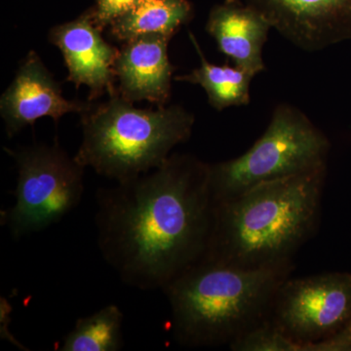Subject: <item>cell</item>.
<instances>
[{
	"instance_id": "obj_3",
	"label": "cell",
	"mask_w": 351,
	"mask_h": 351,
	"mask_svg": "<svg viewBox=\"0 0 351 351\" xmlns=\"http://www.w3.org/2000/svg\"><path fill=\"white\" fill-rule=\"evenodd\" d=\"M293 269V263L248 269L203 258L162 289L176 339L193 348L230 345L269 317Z\"/></svg>"
},
{
	"instance_id": "obj_7",
	"label": "cell",
	"mask_w": 351,
	"mask_h": 351,
	"mask_svg": "<svg viewBox=\"0 0 351 351\" xmlns=\"http://www.w3.org/2000/svg\"><path fill=\"white\" fill-rule=\"evenodd\" d=\"M269 318L301 343L302 351L331 338L351 321V274L327 272L286 279L276 292Z\"/></svg>"
},
{
	"instance_id": "obj_17",
	"label": "cell",
	"mask_w": 351,
	"mask_h": 351,
	"mask_svg": "<svg viewBox=\"0 0 351 351\" xmlns=\"http://www.w3.org/2000/svg\"><path fill=\"white\" fill-rule=\"evenodd\" d=\"M138 1L140 0H96V3L90 10L95 24L104 31Z\"/></svg>"
},
{
	"instance_id": "obj_5",
	"label": "cell",
	"mask_w": 351,
	"mask_h": 351,
	"mask_svg": "<svg viewBox=\"0 0 351 351\" xmlns=\"http://www.w3.org/2000/svg\"><path fill=\"white\" fill-rule=\"evenodd\" d=\"M331 144L306 113L290 104L274 108L267 130L237 158L210 164L215 200L234 197L263 182L327 166Z\"/></svg>"
},
{
	"instance_id": "obj_11",
	"label": "cell",
	"mask_w": 351,
	"mask_h": 351,
	"mask_svg": "<svg viewBox=\"0 0 351 351\" xmlns=\"http://www.w3.org/2000/svg\"><path fill=\"white\" fill-rule=\"evenodd\" d=\"M171 39L149 34L121 43L114 71L122 98L133 104L147 101L156 107L168 105L176 71L168 55Z\"/></svg>"
},
{
	"instance_id": "obj_8",
	"label": "cell",
	"mask_w": 351,
	"mask_h": 351,
	"mask_svg": "<svg viewBox=\"0 0 351 351\" xmlns=\"http://www.w3.org/2000/svg\"><path fill=\"white\" fill-rule=\"evenodd\" d=\"M272 29L306 52L351 40V0H245Z\"/></svg>"
},
{
	"instance_id": "obj_19",
	"label": "cell",
	"mask_w": 351,
	"mask_h": 351,
	"mask_svg": "<svg viewBox=\"0 0 351 351\" xmlns=\"http://www.w3.org/2000/svg\"><path fill=\"white\" fill-rule=\"evenodd\" d=\"M11 313H12V306L9 304L8 300L5 299V298H1L0 299V316H1L0 317V323H1V325H0V334H1V338L4 341L12 343L13 346L20 348V350H29L9 332L8 326L11 319Z\"/></svg>"
},
{
	"instance_id": "obj_15",
	"label": "cell",
	"mask_w": 351,
	"mask_h": 351,
	"mask_svg": "<svg viewBox=\"0 0 351 351\" xmlns=\"http://www.w3.org/2000/svg\"><path fill=\"white\" fill-rule=\"evenodd\" d=\"M123 313L115 304L80 318L64 337L60 351H117L123 348Z\"/></svg>"
},
{
	"instance_id": "obj_1",
	"label": "cell",
	"mask_w": 351,
	"mask_h": 351,
	"mask_svg": "<svg viewBox=\"0 0 351 351\" xmlns=\"http://www.w3.org/2000/svg\"><path fill=\"white\" fill-rule=\"evenodd\" d=\"M216 200L210 164L172 154L163 165L97 191V242L122 282L162 289L206 256Z\"/></svg>"
},
{
	"instance_id": "obj_12",
	"label": "cell",
	"mask_w": 351,
	"mask_h": 351,
	"mask_svg": "<svg viewBox=\"0 0 351 351\" xmlns=\"http://www.w3.org/2000/svg\"><path fill=\"white\" fill-rule=\"evenodd\" d=\"M272 29L267 18L241 0H225L210 11L206 32L221 54L256 76L265 71L263 46Z\"/></svg>"
},
{
	"instance_id": "obj_4",
	"label": "cell",
	"mask_w": 351,
	"mask_h": 351,
	"mask_svg": "<svg viewBox=\"0 0 351 351\" xmlns=\"http://www.w3.org/2000/svg\"><path fill=\"white\" fill-rule=\"evenodd\" d=\"M82 141L75 156L83 167L125 182L160 167L193 135L195 114L181 105L138 108L119 93L89 101L80 113Z\"/></svg>"
},
{
	"instance_id": "obj_6",
	"label": "cell",
	"mask_w": 351,
	"mask_h": 351,
	"mask_svg": "<svg viewBox=\"0 0 351 351\" xmlns=\"http://www.w3.org/2000/svg\"><path fill=\"white\" fill-rule=\"evenodd\" d=\"M4 151L18 171L15 204L0 213V223L13 239L41 232L78 206L84 193L85 167L59 143Z\"/></svg>"
},
{
	"instance_id": "obj_16",
	"label": "cell",
	"mask_w": 351,
	"mask_h": 351,
	"mask_svg": "<svg viewBox=\"0 0 351 351\" xmlns=\"http://www.w3.org/2000/svg\"><path fill=\"white\" fill-rule=\"evenodd\" d=\"M228 346L233 351H302V345L269 317L245 331Z\"/></svg>"
},
{
	"instance_id": "obj_18",
	"label": "cell",
	"mask_w": 351,
	"mask_h": 351,
	"mask_svg": "<svg viewBox=\"0 0 351 351\" xmlns=\"http://www.w3.org/2000/svg\"><path fill=\"white\" fill-rule=\"evenodd\" d=\"M306 351H351V321L338 334L320 343L309 346Z\"/></svg>"
},
{
	"instance_id": "obj_13",
	"label": "cell",
	"mask_w": 351,
	"mask_h": 351,
	"mask_svg": "<svg viewBox=\"0 0 351 351\" xmlns=\"http://www.w3.org/2000/svg\"><path fill=\"white\" fill-rule=\"evenodd\" d=\"M193 17V5L189 0H140L113 21L108 32L121 43L149 34L173 38Z\"/></svg>"
},
{
	"instance_id": "obj_9",
	"label": "cell",
	"mask_w": 351,
	"mask_h": 351,
	"mask_svg": "<svg viewBox=\"0 0 351 351\" xmlns=\"http://www.w3.org/2000/svg\"><path fill=\"white\" fill-rule=\"evenodd\" d=\"M89 101L68 100L61 84L46 68L36 51L27 53L21 62L12 82L0 98V115L8 138L25 127L34 126L38 119L51 117L59 121L69 113L80 114Z\"/></svg>"
},
{
	"instance_id": "obj_10",
	"label": "cell",
	"mask_w": 351,
	"mask_h": 351,
	"mask_svg": "<svg viewBox=\"0 0 351 351\" xmlns=\"http://www.w3.org/2000/svg\"><path fill=\"white\" fill-rule=\"evenodd\" d=\"M103 32L95 24L91 10H87L75 20L55 25L48 34L49 43L63 55L66 80L77 89L86 86L87 100L91 101L119 93L114 66L119 48L106 41Z\"/></svg>"
},
{
	"instance_id": "obj_14",
	"label": "cell",
	"mask_w": 351,
	"mask_h": 351,
	"mask_svg": "<svg viewBox=\"0 0 351 351\" xmlns=\"http://www.w3.org/2000/svg\"><path fill=\"white\" fill-rule=\"evenodd\" d=\"M189 36L199 58L200 66L186 75L175 76V80L199 85L207 95L209 105L218 112L249 105L250 85L255 76L234 64L210 63L193 32H189Z\"/></svg>"
},
{
	"instance_id": "obj_2",
	"label": "cell",
	"mask_w": 351,
	"mask_h": 351,
	"mask_svg": "<svg viewBox=\"0 0 351 351\" xmlns=\"http://www.w3.org/2000/svg\"><path fill=\"white\" fill-rule=\"evenodd\" d=\"M326 175L323 166L217 201L205 257L248 269L293 263L317 228Z\"/></svg>"
}]
</instances>
